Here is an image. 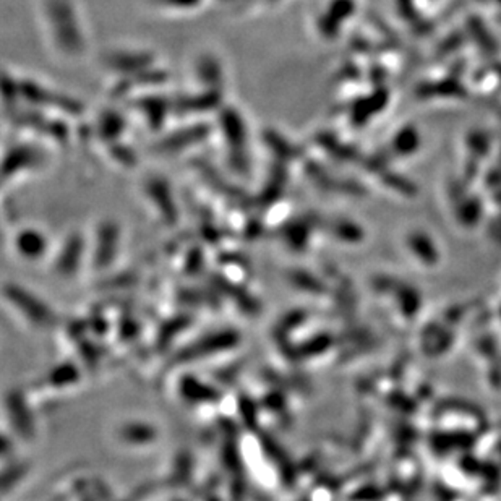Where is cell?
Masks as SVG:
<instances>
[{"label":"cell","instance_id":"obj_11","mask_svg":"<svg viewBox=\"0 0 501 501\" xmlns=\"http://www.w3.org/2000/svg\"><path fill=\"white\" fill-rule=\"evenodd\" d=\"M145 188L148 198L155 203V206H157L162 219L167 222H174L177 219V208H175L173 188H170V184L164 177H159V175L150 177Z\"/></svg>","mask_w":501,"mask_h":501},{"label":"cell","instance_id":"obj_12","mask_svg":"<svg viewBox=\"0 0 501 501\" xmlns=\"http://www.w3.org/2000/svg\"><path fill=\"white\" fill-rule=\"evenodd\" d=\"M167 80H169V75H167L166 70L151 67V68H148V70L133 73V75L120 77V80L115 83V86L112 88V96L125 97V96H128L133 90H137V88L159 86V85H164Z\"/></svg>","mask_w":501,"mask_h":501},{"label":"cell","instance_id":"obj_13","mask_svg":"<svg viewBox=\"0 0 501 501\" xmlns=\"http://www.w3.org/2000/svg\"><path fill=\"white\" fill-rule=\"evenodd\" d=\"M125 130H127V117L117 109H104L97 117L96 135L108 145L120 141Z\"/></svg>","mask_w":501,"mask_h":501},{"label":"cell","instance_id":"obj_6","mask_svg":"<svg viewBox=\"0 0 501 501\" xmlns=\"http://www.w3.org/2000/svg\"><path fill=\"white\" fill-rule=\"evenodd\" d=\"M44 155L38 146L30 145V143H17L12 145L3 155V180H8L10 177L21 173H28V170L38 169L43 166Z\"/></svg>","mask_w":501,"mask_h":501},{"label":"cell","instance_id":"obj_3","mask_svg":"<svg viewBox=\"0 0 501 501\" xmlns=\"http://www.w3.org/2000/svg\"><path fill=\"white\" fill-rule=\"evenodd\" d=\"M20 99L36 109H49L73 117L85 112V106L75 97L63 95L35 80H20Z\"/></svg>","mask_w":501,"mask_h":501},{"label":"cell","instance_id":"obj_1","mask_svg":"<svg viewBox=\"0 0 501 501\" xmlns=\"http://www.w3.org/2000/svg\"><path fill=\"white\" fill-rule=\"evenodd\" d=\"M43 13L57 52L68 59L85 54L86 35L73 0H44Z\"/></svg>","mask_w":501,"mask_h":501},{"label":"cell","instance_id":"obj_4","mask_svg":"<svg viewBox=\"0 0 501 501\" xmlns=\"http://www.w3.org/2000/svg\"><path fill=\"white\" fill-rule=\"evenodd\" d=\"M7 110H8V117H10V122L13 125H17V127L31 130V132L50 138L52 141L62 143V145L68 141L70 130H68V127L62 122V120L48 117V115L41 112L39 109L31 108V106L30 109H21L15 104L7 108Z\"/></svg>","mask_w":501,"mask_h":501},{"label":"cell","instance_id":"obj_9","mask_svg":"<svg viewBox=\"0 0 501 501\" xmlns=\"http://www.w3.org/2000/svg\"><path fill=\"white\" fill-rule=\"evenodd\" d=\"M133 108L140 110L143 117H145L148 127L153 132L155 130H161L164 127L167 119H169V112H174L173 99L162 95H145L137 97L133 101Z\"/></svg>","mask_w":501,"mask_h":501},{"label":"cell","instance_id":"obj_17","mask_svg":"<svg viewBox=\"0 0 501 501\" xmlns=\"http://www.w3.org/2000/svg\"><path fill=\"white\" fill-rule=\"evenodd\" d=\"M108 155L112 157L117 164H122L124 167H135L138 162L137 153L133 151L130 146L124 145L122 141H117V143H112V145H109Z\"/></svg>","mask_w":501,"mask_h":501},{"label":"cell","instance_id":"obj_18","mask_svg":"<svg viewBox=\"0 0 501 501\" xmlns=\"http://www.w3.org/2000/svg\"><path fill=\"white\" fill-rule=\"evenodd\" d=\"M17 242H18V248H20L23 253L30 252V250H38V248L41 250L44 247L43 235H41L39 232L31 230V229L23 230L21 234L18 235Z\"/></svg>","mask_w":501,"mask_h":501},{"label":"cell","instance_id":"obj_19","mask_svg":"<svg viewBox=\"0 0 501 501\" xmlns=\"http://www.w3.org/2000/svg\"><path fill=\"white\" fill-rule=\"evenodd\" d=\"M161 7L177 8V10H193L202 6L203 0H155Z\"/></svg>","mask_w":501,"mask_h":501},{"label":"cell","instance_id":"obj_7","mask_svg":"<svg viewBox=\"0 0 501 501\" xmlns=\"http://www.w3.org/2000/svg\"><path fill=\"white\" fill-rule=\"evenodd\" d=\"M155 60L156 55L150 50L124 49L109 52L104 57V63L110 72L117 73L119 77H127L155 67Z\"/></svg>","mask_w":501,"mask_h":501},{"label":"cell","instance_id":"obj_15","mask_svg":"<svg viewBox=\"0 0 501 501\" xmlns=\"http://www.w3.org/2000/svg\"><path fill=\"white\" fill-rule=\"evenodd\" d=\"M352 10L349 0H334L328 7V12L318 18V31L323 38H333L336 35V28L341 25V20L349 15Z\"/></svg>","mask_w":501,"mask_h":501},{"label":"cell","instance_id":"obj_8","mask_svg":"<svg viewBox=\"0 0 501 501\" xmlns=\"http://www.w3.org/2000/svg\"><path fill=\"white\" fill-rule=\"evenodd\" d=\"M174 114L177 115H203L222 108V91L203 88L198 92H190L173 99Z\"/></svg>","mask_w":501,"mask_h":501},{"label":"cell","instance_id":"obj_16","mask_svg":"<svg viewBox=\"0 0 501 501\" xmlns=\"http://www.w3.org/2000/svg\"><path fill=\"white\" fill-rule=\"evenodd\" d=\"M287 166L286 162H279V161H275L271 164V169H270V174H268L266 177V182H264L263 185V192H262V197L263 199H266V202H275L276 198L281 197L282 190L286 188V184H287Z\"/></svg>","mask_w":501,"mask_h":501},{"label":"cell","instance_id":"obj_5","mask_svg":"<svg viewBox=\"0 0 501 501\" xmlns=\"http://www.w3.org/2000/svg\"><path fill=\"white\" fill-rule=\"evenodd\" d=\"M213 132L211 125L206 122H195L185 127L175 128L173 132L166 133L155 143L153 150L157 155H177L180 151L190 150V148L202 145L210 138Z\"/></svg>","mask_w":501,"mask_h":501},{"label":"cell","instance_id":"obj_10","mask_svg":"<svg viewBox=\"0 0 501 501\" xmlns=\"http://www.w3.org/2000/svg\"><path fill=\"white\" fill-rule=\"evenodd\" d=\"M263 143L266 150L275 156V161L291 164L304 157V148L275 128L263 130Z\"/></svg>","mask_w":501,"mask_h":501},{"label":"cell","instance_id":"obj_14","mask_svg":"<svg viewBox=\"0 0 501 501\" xmlns=\"http://www.w3.org/2000/svg\"><path fill=\"white\" fill-rule=\"evenodd\" d=\"M195 72H197V78L203 88L222 91V88H224V68H222L221 60L216 55H199L197 63H195Z\"/></svg>","mask_w":501,"mask_h":501},{"label":"cell","instance_id":"obj_2","mask_svg":"<svg viewBox=\"0 0 501 501\" xmlns=\"http://www.w3.org/2000/svg\"><path fill=\"white\" fill-rule=\"evenodd\" d=\"M219 115V128L224 138L227 150V162L235 173L240 175L248 174L250 151H248V125L237 108L222 106L217 110Z\"/></svg>","mask_w":501,"mask_h":501}]
</instances>
